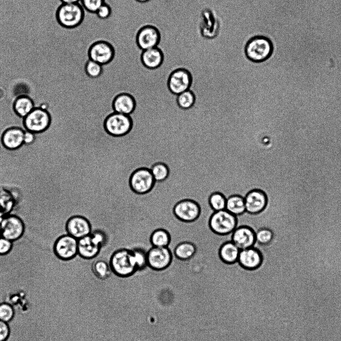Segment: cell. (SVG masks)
<instances>
[{
    "label": "cell",
    "instance_id": "obj_1",
    "mask_svg": "<svg viewBox=\"0 0 341 341\" xmlns=\"http://www.w3.org/2000/svg\"><path fill=\"white\" fill-rule=\"evenodd\" d=\"M140 29L135 26H120L110 32L106 42L114 48L112 60L102 65L100 74L92 78V94L100 112L109 116L116 112L114 102L116 97L125 94L126 70Z\"/></svg>",
    "mask_w": 341,
    "mask_h": 341
},
{
    "label": "cell",
    "instance_id": "obj_2",
    "mask_svg": "<svg viewBox=\"0 0 341 341\" xmlns=\"http://www.w3.org/2000/svg\"><path fill=\"white\" fill-rule=\"evenodd\" d=\"M109 263L112 272L120 277H128L137 272L131 249L120 248L114 251Z\"/></svg>",
    "mask_w": 341,
    "mask_h": 341
},
{
    "label": "cell",
    "instance_id": "obj_3",
    "mask_svg": "<svg viewBox=\"0 0 341 341\" xmlns=\"http://www.w3.org/2000/svg\"><path fill=\"white\" fill-rule=\"evenodd\" d=\"M237 216L226 210L214 212L208 220V226L214 234L221 236L230 235L238 226Z\"/></svg>",
    "mask_w": 341,
    "mask_h": 341
},
{
    "label": "cell",
    "instance_id": "obj_4",
    "mask_svg": "<svg viewBox=\"0 0 341 341\" xmlns=\"http://www.w3.org/2000/svg\"><path fill=\"white\" fill-rule=\"evenodd\" d=\"M84 17V8L80 3L61 4L56 12L58 23L65 28L78 26L82 22Z\"/></svg>",
    "mask_w": 341,
    "mask_h": 341
},
{
    "label": "cell",
    "instance_id": "obj_5",
    "mask_svg": "<svg viewBox=\"0 0 341 341\" xmlns=\"http://www.w3.org/2000/svg\"><path fill=\"white\" fill-rule=\"evenodd\" d=\"M272 44L267 38L256 36L250 38L245 47L246 57L254 62H262L267 60L272 54Z\"/></svg>",
    "mask_w": 341,
    "mask_h": 341
},
{
    "label": "cell",
    "instance_id": "obj_6",
    "mask_svg": "<svg viewBox=\"0 0 341 341\" xmlns=\"http://www.w3.org/2000/svg\"><path fill=\"white\" fill-rule=\"evenodd\" d=\"M128 184L132 192L138 195H144L152 191L156 182L150 170L140 168L130 174Z\"/></svg>",
    "mask_w": 341,
    "mask_h": 341
},
{
    "label": "cell",
    "instance_id": "obj_7",
    "mask_svg": "<svg viewBox=\"0 0 341 341\" xmlns=\"http://www.w3.org/2000/svg\"><path fill=\"white\" fill-rule=\"evenodd\" d=\"M172 212L180 221L190 223L196 220L200 216L201 208L196 201L186 198L177 202L174 206Z\"/></svg>",
    "mask_w": 341,
    "mask_h": 341
},
{
    "label": "cell",
    "instance_id": "obj_8",
    "mask_svg": "<svg viewBox=\"0 0 341 341\" xmlns=\"http://www.w3.org/2000/svg\"><path fill=\"white\" fill-rule=\"evenodd\" d=\"M148 266L150 268L162 271L169 268L173 261V254L169 248L152 246L147 250Z\"/></svg>",
    "mask_w": 341,
    "mask_h": 341
},
{
    "label": "cell",
    "instance_id": "obj_9",
    "mask_svg": "<svg viewBox=\"0 0 341 341\" xmlns=\"http://www.w3.org/2000/svg\"><path fill=\"white\" fill-rule=\"evenodd\" d=\"M246 211L251 215L262 213L268 204V196L262 188H253L244 196Z\"/></svg>",
    "mask_w": 341,
    "mask_h": 341
},
{
    "label": "cell",
    "instance_id": "obj_10",
    "mask_svg": "<svg viewBox=\"0 0 341 341\" xmlns=\"http://www.w3.org/2000/svg\"><path fill=\"white\" fill-rule=\"evenodd\" d=\"M56 256L62 260H70L78 255V240L66 234L56 240L54 245Z\"/></svg>",
    "mask_w": 341,
    "mask_h": 341
},
{
    "label": "cell",
    "instance_id": "obj_11",
    "mask_svg": "<svg viewBox=\"0 0 341 341\" xmlns=\"http://www.w3.org/2000/svg\"><path fill=\"white\" fill-rule=\"evenodd\" d=\"M68 234L77 240L90 234L92 225L88 219L82 215H74L70 217L66 224Z\"/></svg>",
    "mask_w": 341,
    "mask_h": 341
},
{
    "label": "cell",
    "instance_id": "obj_12",
    "mask_svg": "<svg viewBox=\"0 0 341 341\" xmlns=\"http://www.w3.org/2000/svg\"><path fill=\"white\" fill-rule=\"evenodd\" d=\"M24 230L22 220L18 216L11 215L2 218L1 222L2 236L12 242L19 239Z\"/></svg>",
    "mask_w": 341,
    "mask_h": 341
},
{
    "label": "cell",
    "instance_id": "obj_13",
    "mask_svg": "<svg viewBox=\"0 0 341 341\" xmlns=\"http://www.w3.org/2000/svg\"><path fill=\"white\" fill-rule=\"evenodd\" d=\"M50 122L49 114L42 108L33 110L24 118L26 128L32 132H40L45 130Z\"/></svg>",
    "mask_w": 341,
    "mask_h": 341
},
{
    "label": "cell",
    "instance_id": "obj_14",
    "mask_svg": "<svg viewBox=\"0 0 341 341\" xmlns=\"http://www.w3.org/2000/svg\"><path fill=\"white\" fill-rule=\"evenodd\" d=\"M104 125L106 131L110 134L121 136L129 132L132 122L128 115L115 112L106 118Z\"/></svg>",
    "mask_w": 341,
    "mask_h": 341
},
{
    "label": "cell",
    "instance_id": "obj_15",
    "mask_svg": "<svg viewBox=\"0 0 341 341\" xmlns=\"http://www.w3.org/2000/svg\"><path fill=\"white\" fill-rule=\"evenodd\" d=\"M264 259L260 249L254 246L240 250L237 262L244 269L254 270L262 266Z\"/></svg>",
    "mask_w": 341,
    "mask_h": 341
},
{
    "label": "cell",
    "instance_id": "obj_16",
    "mask_svg": "<svg viewBox=\"0 0 341 341\" xmlns=\"http://www.w3.org/2000/svg\"><path fill=\"white\" fill-rule=\"evenodd\" d=\"M230 240L240 250L255 246L256 231L248 225L238 226L230 234Z\"/></svg>",
    "mask_w": 341,
    "mask_h": 341
},
{
    "label": "cell",
    "instance_id": "obj_17",
    "mask_svg": "<svg viewBox=\"0 0 341 341\" xmlns=\"http://www.w3.org/2000/svg\"><path fill=\"white\" fill-rule=\"evenodd\" d=\"M114 54L112 46L106 41H98L90 47L88 55L90 60L101 65L108 63L113 58Z\"/></svg>",
    "mask_w": 341,
    "mask_h": 341
},
{
    "label": "cell",
    "instance_id": "obj_18",
    "mask_svg": "<svg viewBox=\"0 0 341 341\" xmlns=\"http://www.w3.org/2000/svg\"><path fill=\"white\" fill-rule=\"evenodd\" d=\"M160 40V34L155 26L148 25L142 28L138 32L136 42L143 50L157 47Z\"/></svg>",
    "mask_w": 341,
    "mask_h": 341
},
{
    "label": "cell",
    "instance_id": "obj_19",
    "mask_svg": "<svg viewBox=\"0 0 341 341\" xmlns=\"http://www.w3.org/2000/svg\"><path fill=\"white\" fill-rule=\"evenodd\" d=\"M191 82V77L188 72L184 69L174 71L168 80V87L170 91L176 94L188 90Z\"/></svg>",
    "mask_w": 341,
    "mask_h": 341
},
{
    "label": "cell",
    "instance_id": "obj_20",
    "mask_svg": "<svg viewBox=\"0 0 341 341\" xmlns=\"http://www.w3.org/2000/svg\"><path fill=\"white\" fill-rule=\"evenodd\" d=\"M102 248L90 234L78 240V255L84 260L96 258Z\"/></svg>",
    "mask_w": 341,
    "mask_h": 341
},
{
    "label": "cell",
    "instance_id": "obj_21",
    "mask_svg": "<svg viewBox=\"0 0 341 341\" xmlns=\"http://www.w3.org/2000/svg\"><path fill=\"white\" fill-rule=\"evenodd\" d=\"M240 250L230 240L222 244L218 252V258L224 263L232 264L238 262Z\"/></svg>",
    "mask_w": 341,
    "mask_h": 341
},
{
    "label": "cell",
    "instance_id": "obj_22",
    "mask_svg": "<svg viewBox=\"0 0 341 341\" xmlns=\"http://www.w3.org/2000/svg\"><path fill=\"white\" fill-rule=\"evenodd\" d=\"M24 132L19 128H9L2 135V144L8 149H16L24 142Z\"/></svg>",
    "mask_w": 341,
    "mask_h": 341
},
{
    "label": "cell",
    "instance_id": "obj_23",
    "mask_svg": "<svg viewBox=\"0 0 341 341\" xmlns=\"http://www.w3.org/2000/svg\"><path fill=\"white\" fill-rule=\"evenodd\" d=\"M196 250V246L194 243L183 241L176 245L174 250L173 256L180 261H188L193 258Z\"/></svg>",
    "mask_w": 341,
    "mask_h": 341
},
{
    "label": "cell",
    "instance_id": "obj_24",
    "mask_svg": "<svg viewBox=\"0 0 341 341\" xmlns=\"http://www.w3.org/2000/svg\"><path fill=\"white\" fill-rule=\"evenodd\" d=\"M163 58V54L158 47L144 50L142 54V63L149 68H158L162 64Z\"/></svg>",
    "mask_w": 341,
    "mask_h": 341
},
{
    "label": "cell",
    "instance_id": "obj_25",
    "mask_svg": "<svg viewBox=\"0 0 341 341\" xmlns=\"http://www.w3.org/2000/svg\"><path fill=\"white\" fill-rule=\"evenodd\" d=\"M226 210L236 216L246 212L244 196L234 194L226 198Z\"/></svg>",
    "mask_w": 341,
    "mask_h": 341
},
{
    "label": "cell",
    "instance_id": "obj_26",
    "mask_svg": "<svg viewBox=\"0 0 341 341\" xmlns=\"http://www.w3.org/2000/svg\"><path fill=\"white\" fill-rule=\"evenodd\" d=\"M171 240L172 236L170 232L164 228L155 229L152 232L150 236V242L152 246L168 247Z\"/></svg>",
    "mask_w": 341,
    "mask_h": 341
},
{
    "label": "cell",
    "instance_id": "obj_27",
    "mask_svg": "<svg viewBox=\"0 0 341 341\" xmlns=\"http://www.w3.org/2000/svg\"><path fill=\"white\" fill-rule=\"evenodd\" d=\"M134 105L133 98L127 94L118 96L114 102V108L116 112L126 115L129 114L133 111Z\"/></svg>",
    "mask_w": 341,
    "mask_h": 341
},
{
    "label": "cell",
    "instance_id": "obj_28",
    "mask_svg": "<svg viewBox=\"0 0 341 341\" xmlns=\"http://www.w3.org/2000/svg\"><path fill=\"white\" fill-rule=\"evenodd\" d=\"M274 239V233L269 228L262 226L256 231V244L264 248L270 246Z\"/></svg>",
    "mask_w": 341,
    "mask_h": 341
},
{
    "label": "cell",
    "instance_id": "obj_29",
    "mask_svg": "<svg viewBox=\"0 0 341 341\" xmlns=\"http://www.w3.org/2000/svg\"><path fill=\"white\" fill-rule=\"evenodd\" d=\"M92 270L96 277L101 280L109 277L112 272L109 262L100 259L92 262Z\"/></svg>",
    "mask_w": 341,
    "mask_h": 341
},
{
    "label": "cell",
    "instance_id": "obj_30",
    "mask_svg": "<svg viewBox=\"0 0 341 341\" xmlns=\"http://www.w3.org/2000/svg\"><path fill=\"white\" fill-rule=\"evenodd\" d=\"M32 100L26 96H21L17 98L14 104L16 112L20 116L26 117L34 109Z\"/></svg>",
    "mask_w": 341,
    "mask_h": 341
},
{
    "label": "cell",
    "instance_id": "obj_31",
    "mask_svg": "<svg viewBox=\"0 0 341 341\" xmlns=\"http://www.w3.org/2000/svg\"><path fill=\"white\" fill-rule=\"evenodd\" d=\"M130 249L137 271L142 270L148 266L147 250L140 246H135Z\"/></svg>",
    "mask_w": 341,
    "mask_h": 341
},
{
    "label": "cell",
    "instance_id": "obj_32",
    "mask_svg": "<svg viewBox=\"0 0 341 341\" xmlns=\"http://www.w3.org/2000/svg\"><path fill=\"white\" fill-rule=\"evenodd\" d=\"M226 198L220 192H214L208 196V204L214 212L226 210Z\"/></svg>",
    "mask_w": 341,
    "mask_h": 341
},
{
    "label": "cell",
    "instance_id": "obj_33",
    "mask_svg": "<svg viewBox=\"0 0 341 341\" xmlns=\"http://www.w3.org/2000/svg\"><path fill=\"white\" fill-rule=\"evenodd\" d=\"M150 170L156 182H165L170 176L168 168L162 163H157L154 164Z\"/></svg>",
    "mask_w": 341,
    "mask_h": 341
},
{
    "label": "cell",
    "instance_id": "obj_34",
    "mask_svg": "<svg viewBox=\"0 0 341 341\" xmlns=\"http://www.w3.org/2000/svg\"><path fill=\"white\" fill-rule=\"evenodd\" d=\"M194 101V96L188 90L178 94V102L180 106L182 108L188 109L190 108L193 105Z\"/></svg>",
    "mask_w": 341,
    "mask_h": 341
},
{
    "label": "cell",
    "instance_id": "obj_35",
    "mask_svg": "<svg viewBox=\"0 0 341 341\" xmlns=\"http://www.w3.org/2000/svg\"><path fill=\"white\" fill-rule=\"evenodd\" d=\"M14 316V310L10 304L5 302L0 304V320L8 322Z\"/></svg>",
    "mask_w": 341,
    "mask_h": 341
},
{
    "label": "cell",
    "instance_id": "obj_36",
    "mask_svg": "<svg viewBox=\"0 0 341 341\" xmlns=\"http://www.w3.org/2000/svg\"><path fill=\"white\" fill-rule=\"evenodd\" d=\"M86 70L90 76L96 78L102 72V65L90 60L86 64Z\"/></svg>",
    "mask_w": 341,
    "mask_h": 341
},
{
    "label": "cell",
    "instance_id": "obj_37",
    "mask_svg": "<svg viewBox=\"0 0 341 341\" xmlns=\"http://www.w3.org/2000/svg\"><path fill=\"white\" fill-rule=\"evenodd\" d=\"M79 3L87 11L96 13L99 8L104 3V0H80Z\"/></svg>",
    "mask_w": 341,
    "mask_h": 341
},
{
    "label": "cell",
    "instance_id": "obj_38",
    "mask_svg": "<svg viewBox=\"0 0 341 341\" xmlns=\"http://www.w3.org/2000/svg\"><path fill=\"white\" fill-rule=\"evenodd\" d=\"M90 234L102 248L107 244L108 235L104 230L100 229H96L92 230Z\"/></svg>",
    "mask_w": 341,
    "mask_h": 341
},
{
    "label": "cell",
    "instance_id": "obj_39",
    "mask_svg": "<svg viewBox=\"0 0 341 341\" xmlns=\"http://www.w3.org/2000/svg\"><path fill=\"white\" fill-rule=\"evenodd\" d=\"M12 242L3 237L0 238V255H4L12 248Z\"/></svg>",
    "mask_w": 341,
    "mask_h": 341
},
{
    "label": "cell",
    "instance_id": "obj_40",
    "mask_svg": "<svg viewBox=\"0 0 341 341\" xmlns=\"http://www.w3.org/2000/svg\"><path fill=\"white\" fill-rule=\"evenodd\" d=\"M111 12L112 10L110 6L104 2L98 10L96 14L99 18L106 19L110 16Z\"/></svg>",
    "mask_w": 341,
    "mask_h": 341
},
{
    "label": "cell",
    "instance_id": "obj_41",
    "mask_svg": "<svg viewBox=\"0 0 341 341\" xmlns=\"http://www.w3.org/2000/svg\"><path fill=\"white\" fill-rule=\"evenodd\" d=\"M9 334L10 329L8 323L0 320V341H6Z\"/></svg>",
    "mask_w": 341,
    "mask_h": 341
},
{
    "label": "cell",
    "instance_id": "obj_42",
    "mask_svg": "<svg viewBox=\"0 0 341 341\" xmlns=\"http://www.w3.org/2000/svg\"><path fill=\"white\" fill-rule=\"evenodd\" d=\"M34 140V136L31 132H24V142L26 144H32Z\"/></svg>",
    "mask_w": 341,
    "mask_h": 341
},
{
    "label": "cell",
    "instance_id": "obj_43",
    "mask_svg": "<svg viewBox=\"0 0 341 341\" xmlns=\"http://www.w3.org/2000/svg\"><path fill=\"white\" fill-rule=\"evenodd\" d=\"M80 0H60L62 4H76L79 3Z\"/></svg>",
    "mask_w": 341,
    "mask_h": 341
},
{
    "label": "cell",
    "instance_id": "obj_44",
    "mask_svg": "<svg viewBox=\"0 0 341 341\" xmlns=\"http://www.w3.org/2000/svg\"><path fill=\"white\" fill-rule=\"evenodd\" d=\"M2 218L0 217V236H2L1 234V222L2 220Z\"/></svg>",
    "mask_w": 341,
    "mask_h": 341
},
{
    "label": "cell",
    "instance_id": "obj_45",
    "mask_svg": "<svg viewBox=\"0 0 341 341\" xmlns=\"http://www.w3.org/2000/svg\"><path fill=\"white\" fill-rule=\"evenodd\" d=\"M139 2H144L148 1L149 0H136Z\"/></svg>",
    "mask_w": 341,
    "mask_h": 341
}]
</instances>
